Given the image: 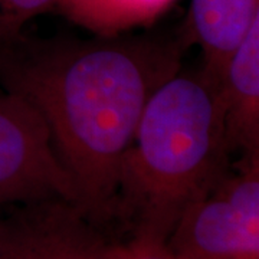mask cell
Here are the masks:
<instances>
[{
	"label": "cell",
	"mask_w": 259,
	"mask_h": 259,
	"mask_svg": "<svg viewBox=\"0 0 259 259\" xmlns=\"http://www.w3.org/2000/svg\"><path fill=\"white\" fill-rule=\"evenodd\" d=\"M167 245L183 259H259V153L231 161L186 207Z\"/></svg>",
	"instance_id": "obj_3"
},
{
	"label": "cell",
	"mask_w": 259,
	"mask_h": 259,
	"mask_svg": "<svg viewBox=\"0 0 259 259\" xmlns=\"http://www.w3.org/2000/svg\"><path fill=\"white\" fill-rule=\"evenodd\" d=\"M221 82L199 65L183 68L151 95L122 158L117 214L131 238L167 242L189 204L231 166Z\"/></svg>",
	"instance_id": "obj_2"
},
{
	"label": "cell",
	"mask_w": 259,
	"mask_h": 259,
	"mask_svg": "<svg viewBox=\"0 0 259 259\" xmlns=\"http://www.w3.org/2000/svg\"><path fill=\"white\" fill-rule=\"evenodd\" d=\"M104 259H183L167 245V242L130 238L118 242Z\"/></svg>",
	"instance_id": "obj_10"
},
{
	"label": "cell",
	"mask_w": 259,
	"mask_h": 259,
	"mask_svg": "<svg viewBox=\"0 0 259 259\" xmlns=\"http://www.w3.org/2000/svg\"><path fill=\"white\" fill-rule=\"evenodd\" d=\"M175 0H59L56 10L95 35H117L151 25Z\"/></svg>",
	"instance_id": "obj_8"
},
{
	"label": "cell",
	"mask_w": 259,
	"mask_h": 259,
	"mask_svg": "<svg viewBox=\"0 0 259 259\" xmlns=\"http://www.w3.org/2000/svg\"><path fill=\"white\" fill-rule=\"evenodd\" d=\"M118 242L65 199L12 206L0 221V259H104Z\"/></svg>",
	"instance_id": "obj_5"
},
{
	"label": "cell",
	"mask_w": 259,
	"mask_h": 259,
	"mask_svg": "<svg viewBox=\"0 0 259 259\" xmlns=\"http://www.w3.org/2000/svg\"><path fill=\"white\" fill-rule=\"evenodd\" d=\"M259 20V0H190L182 35L200 49L204 72L221 82L235 49Z\"/></svg>",
	"instance_id": "obj_7"
},
{
	"label": "cell",
	"mask_w": 259,
	"mask_h": 259,
	"mask_svg": "<svg viewBox=\"0 0 259 259\" xmlns=\"http://www.w3.org/2000/svg\"><path fill=\"white\" fill-rule=\"evenodd\" d=\"M221 102L231 158L259 153V20L225 66Z\"/></svg>",
	"instance_id": "obj_6"
},
{
	"label": "cell",
	"mask_w": 259,
	"mask_h": 259,
	"mask_svg": "<svg viewBox=\"0 0 259 259\" xmlns=\"http://www.w3.org/2000/svg\"><path fill=\"white\" fill-rule=\"evenodd\" d=\"M65 199L79 206L39 112L0 82V206Z\"/></svg>",
	"instance_id": "obj_4"
},
{
	"label": "cell",
	"mask_w": 259,
	"mask_h": 259,
	"mask_svg": "<svg viewBox=\"0 0 259 259\" xmlns=\"http://www.w3.org/2000/svg\"><path fill=\"white\" fill-rule=\"evenodd\" d=\"M59 0H0V49L25 33L33 19L56 10Z\"/></svg>",
	"instance_id": "obj_9"
},
{
	"label": "cell",
	"mask_w": 259,
	"mask_h": 259,
	"mask_svg": "<svg viewBox=\"0 0 259 259\" xmlns=\"http://www.w3.org/2000/svg\"><path fill=\"white\" fill-rule=\"evenodd\" d=\"M180 28L94 37L22 36L0 49V82L39 112L79 206L108 225L122 158L151 95L183 68Z\"/></svg>",
	"instance_id": "obj_1"
}]
</instances>
